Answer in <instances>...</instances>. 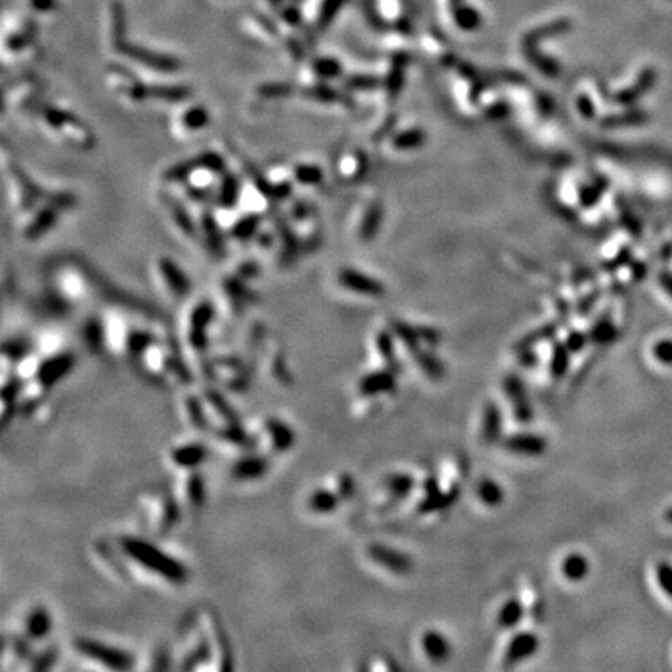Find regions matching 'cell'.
Returning <instances> with one entry per match:
<instances>
[{
	"label": "cell",
	"mask_w": 672,
	"mask_h": 672,
	"mask_svg": "<svg viewBox=\"0 0 672 672\" xmlns=\"http://www.w3.org/2000/svg\"><path fill=\"white\" fill-rule=\"evenodd\" d=\"M140 509H142V520L145 521V528L148 529V533L164 535L178 523L181 503L176 495L162 490H150L140 500Z\"/></svg>",
	"instance_id": "5b68a950"
},
{
	"label": "cell",
	"mask_w": 672,
	"mask_h": 672,
	"mask_svg": "<svg viewBox=\"0 0 672 672\" xmlns=\"http://www.w3.org/2000/svg\"><path fill=\"white\" fill-rule=\"evenodd\" d=\"M383 487L389 492L391 498L395 501H402L414 490L416 478L408 474H394L389 475L385 481H383Z\"/></svg>",
	"instance_id": "74e56055"
},
{
	"label": "cell",
	"mask_w": 672,
	"mask_h": 672,
	"mask_svg": "<svg viewBox=\"0 0 672 672\" xmlns=\"http://www.w3.org/2000/svg\"><path fill=\"white\" fill-rule=\"evenodd\" d=\"M114 49L119 51L120 55L127 56L128 60L137 61L146 69L164 72V73H173L181 69V61L178 60V58L164 55V53H156V51H151L145 47L136 46V44H131L127 39L114 44Z\"/></svg>",
	"instance_id": "30bf717a"
},
{
	"label": "cell",
	"mask_w": 672,
	"mask_h": 672,
	"mask_svg": "<svg viewBox=\"0 0 672 672\" xmlns=\"http://www.w3.org/2000/svg\"><path fill=\"white\" fill-rule=\"evenodd\" d=\"M182 475L178 483V490H176V498L181 503V506H186L187 509H199L205 501V483L201 475V470H190V471H179Z\"/></svg>",
	"instance_id": "ffe728a7"
},
{
	"label": "cell",
	"mask_w": 672,
	"mask_h": 672,
	"mask_svg": "<svg viewBox=\"0 0 672 672\" xmlns=\"http://www.w3.org/2000/svg\"><path fill=\"white\" fill-rule=\"evenodd\" d=\"M394 331L397 334V336L402 339L403 344L408 347L410 352H414L419 349V338H420L419 331L412 330L411 327L405 326V324L402 322L394 324Z\"/></svg>",
	"instance_id": "db71d44e"
},
{
	"label": "cell",
	"mask_w": 672,
	"mask_h": 672,
	"mask_svg": "<svg viewBox=\"0 0 672 672\" xmlns=\"http://www.w3.org/2000/svg\"><path fill=\"white\" fill-rule=\"evenodd\" d=\"M503 434V412L495 402H487L483 410L481 436L486 444L493 445L501 440Z\"/></svg>",
	"instance_id": "f546056e"
},
{
	"label": "cell",
	"mask_w": 672,
	"mask_h": 672,
	"mask_svg": "<svg viewBox=\"0 0 672 672\" xmlns=\"http://www.w3.org/2000/svg\"><path fill=\"white\" fill-rule=\"evenodd\" d=\"M341 495L335 490L330 489H324V487H319V489H315L312 493L307 497V509L312 514L316 515H329L334 514L336 509L341 505Z\"/></svg>",
	"instance_id": "d6a6232c"
},
{
	"label": "cell",
	"mask_w": 672,
	"mask_h": 672,
	"mask_svg": "<svg viewBox=\"0 0 672 672\" xmlns=\"http://www.w3.org/2000/svg\"><path fill=\"white\" fill-rule=\"evenodd\" d=\"M208 447L203 442L189 440L170 448L168 462L178 471L199 470L208 459Z\"/></svg>",
	"instance_id": "2e32d148"
},
{
	"label": "cell",
	"mask_w": 672,
	"mask_h": 672,
	"mask_svg": "<svg viewBox=\"0 0 672 672\" xmlns=\"http://www.w3.org/2000/svg\"><path fill=\"white\" fill-rule=\"evenodd\" d=\"M72 651L87 666L103 671H129L136 668V657L127 649L89 637H78Z\"/></svg>",
	"instance_id": "277c9868"
},
{
	"label": "cell",
	"mask_w": 672,
	"mask_h": 672,
	"mask_svg": "<svg viewBox=\"0 0 672 672\" xmlns=\"http://www.w3.org/2000/svg\"><path fill=\"white\" fill-rule=\"evenodd\" d=\"M113 38L114 44H117L125 39V32H127V18L120 4H114L113 6Z\"/></svg>",
	"instance_id": "816d5d0a"
},
{
	"label": "cell",
	"mask_w": 672,
	"mask_h": 672,
	"mask_svg": "<svg viewBox=\"0 0 672 672\" xmlns=\"http://www.w3.org/2000/svg\"><path fill=\"white\" fill-rule=\"evenodd\" d=\"M10 189L13 205L24 212H30L39 203H42L47 191L44 190L39 184H36L32 178H28L20 168L16 167H11Z\"/></svg>",
	"instance_id": "8fae6325"
},
{
	"label": "cell",
	"mask_w": 672,
	"mask_h": 672,
	"mask_svg": "<svg viewBox=\"0 0 672 672\" xmlns=\"http://www.w3.org/2000/svg\"><path fill=\"white\" fill-rule=\"evenodd\" d=\"M181 411L187 424L198 431H209L210 420L201 393H189L182 397Z\"/></svg>",
	"instance_id": "4316f807"
},
{
	"label": "cell",
	"mask_w": 672,
	"mask_h": 672,
	"mask_svg": "<svg viewBox=\"0 0 672 672\" xmlns=\"http://www.w3.org/2000/svg\"><path fill=\"white\" fill-rule=\"evenodd\" d=\"M110 89L131 105H140L148 100V84L144 83L134 72L122 64H110L108 68Z\"/></svg>",
	"instance_id": "ba28073f"
},
{
	"label": "cell",
	"mask_w": 672,
	"mask_h": 672,
	"mask_svg": "<svg viewBox=\"0 0 672 672\" xmlns=\"http://www.w3.org/2000/svg\"><path fill=\"white\" fill-rule=\"evenodd\" d=\"M313 72L321 78H334L339 75L341 68H339V63L335 60H330V58H319V60H316L313 63Z\"/></svg>",
	"instance_id": "f5cc1de1"
},
{
	"label": "cell",
	"mask_w": 672,
	"mask_h": 672,
	"mask_svg": "<svg viewBox=\"0 0 672 672\" xmlns=\"http://www.w3.org/2000/svg\"><path fill=\"white\" fill-rule=\"evenodd\" d=\"M357 391L363 397H375L380 394H391L397 391V374L389 367L381 371L367 372L358 381Z\"/></svg>",
	"instance_id": "603a6c76"
},
{
	"label": "cell",
	"mask_w": 672,
	"mask_h": 672,
	"mask_svg": "<svg viewBox=\"0 0 672 672\" xmlns=\"http://www.w3.org/2000/svg\"><path fill=\"white\" fill-rule=\"evenodd\" d=\"M355 489H357V484H355V479L352 478V475L343 474V475L338 476L336 492L341 495L343 500H350L353 495H355Z\"/></svg>",
	"instance_id": "6f0895ef"
},
{
	"label": "cell",
	"mask_w": 672,
	"mask_h": 672,
	"mask_svg": "<svg viewBox=\"0 0 672 672\" xmlns=\"http://www.w3.org/2000/svg\"><path fill=\"white\" fill-rule=\"evenodd\" d=\"M251 434L254 450L265 455H282L290 452L296 444V433L288 422L279 417L265 419Z\"/></svg>",
	"instance_id": "52a82bcc"
},
{
	"label": "cell",
	"mask_w": 672,
	"mask_h": 672,
	"mask_svg": "<svg viewBox=\"0 0 672 672\" xmlns=\"http://www.w3.org/2000/svg\"><path fill=\"white\" fill-rule=\"evenodd\" d=\"M461 497V489L457 486L450 487L448 490H439L431 495H425V498H422L417 503V512L419 514H436V512H444L448 511L450 507L456 505V501Z\"/></svg>",
	"instance_id": "f1b7e54d"
},
{
	"label": "cell",
	"mask_w": 672,
	"mask_h": 672,
	"mask_svg": "<svg viewBox=\"0 0 672 672\" xmlns=\"http://www.w3.org/2000/svg\"><path fill=\"white\" fill-rule=\"evenodd\" d=\"M41 120L49 134L65 146L78 151H91L95 146V134L81 117L61 106L50 105L41 110Z\"/></svg>",
	"instance_id": "3957f363"
},
{
	"label": "cell",
	"mask_w": 672,
	"mask_h": 672,
	"mask_svg": "<svg viewBox=\"0 0 672 672\" xmlns=\"http://www.w3.org/2000/svg\"><path fill=\"white\" fill-rule=\"evenodd\" d=\"M270 471V457L258 450L239 456L231 465V478L237 483L260 481Z\"/></svg>",
	"instance_id": "4fadbf2b"
},
{
	"label": "cell",
	"mask_w": 672,
	"mask_h": 672,
	"mask_svg": "<svg viewBox=\"0 0 672 672\" xmlns=\"http://www.w3.org/2000/svg\"><path fill=\"white\" fill-rule=\"evenodd\" d=\"M520 353H521V355H520V364H521V366H524V367H534V366H537L538 358H537L535 353L529 352V349H528V350H523V352H520Z\"/></svg>",
	"instance_id": "94428289"
},
{
	"label": "cell",
	"mask_w": 672,
	"mask_h": 672,
	"mask_svg": "<svg viewBox=\"0 0 672 672\" xmlns=\"http://www.w3.org/2000/svg\"><path fill=\"white\" fill-rule=\"evenodd\" d=\"M419 336H420V338H424L425 341H426V343H430V344H438V343H439V339H440V336H439L438 331L433 330V329H426V327L419 331Z\"/></svg>",
	"instance_id": "6125c7cd"
},
{
	"label": "cell",
	"mask_w": 672,
	"mask_h": 672,
	"mask_svg": "<svg viewBox=\"0 0 672 672\" xmlns=\"http://www.w3.org/2000/svg\"><path fill=\"white\" fill-rule=\"evenodd\" d=\"M210 122L212 115L208 108L201 105V103H190V105H186L179 110L173 125L176 134L191 136L209 128Z\"/></svg>",
	"instance_id": "e0dca14e"
},
{
	"label": "cell",
	"mask_w": 672,
	"mask_h": 672,
	"mask_svg": "<svg viewBox=\"0 0 672 672\" xmlns=\"http://www.w3.org/2000/svg\"><path fill=\"white\" fill-rule=\"evenodd\" d=\"M181 669H232V652L224 627L210 610L187 616L179 630Z\"/></svg>",
	"instance_id": "6da1fadb"
},
{
	"label": "cell",
	"mask_w": 672,
	"mask_h": 672,
	"mask_svg": "<svg viewBox=\"0 0 672 672\" xmlns=\"http://www.w3.org/2000/svg\"><path fill=\"white\" fill-rule=\"evenodd\" d=\"M503 389L509 403L512 405L514 417L520 424H529L534 417L533 405L529 402V395L524 388V383L519 375L511 374L503 380Z\"/></svg>",
	"instance_id": "ac0fdd59"
},
{
	"label": "cell",
	"mask_w": 672,
	"mask_h": 672,
	"mask_svg": "<svg viewBox=\"0 0 672 672\" xmlns=\"http://www.w3.org/2000/svg\"><path fill=\"white\" fill-rule=\"evenodd\" d=\"M562 573L571 582L583 581L590 573L588 559L581 552L568 554L562 562Z\"/></svg>",
	"instance_id": "f35d334b"
},
{
	"label": "cell",
	"mask_w": 672,
	"mask_h": 672,
	"mask_svg": "<svg viewBox=\"0 0 672 672\" xmlns=\"http://www.w3.org/2000/svg\"><path fill=\"white\" fill-rule=\"evenodd\" d=\"M422 489L425 492V495H431V493H436V492H439L440 490V483H439V479L433 476V475H428L425 479H424V483H422Z\"/></svg>",
	"instance_id": "91938a15"
},
{
	"label": "cell",
	"mask_w": 672,
	"mask_h": 672,
	"mask_svg": "<svg viewBox=\"0 0 672 672\" xmlns=\"http://www.w3.org/2000/svg\"><path fill=\"white\" fill-rule=\"evenodd\" d=\"M540 647V640L533 632H519L515 633L507 642V647L503 655V668L511 669L516 664L526 661L534 657Z\"/></svg>",
	"instance_id": "d6986e66"
},
{
	"label": "cell",
	"mask_w": 672,
	"mask_h": 672,
	"mask_svg": "<svg viewBox=\"0 0 672 672\" xmlns=\"http://www.w3.org/2000/svg\"><path fill=\"white\" fill-rule=\"evenodd\" d=\"M234 274L246 280V282H253L254 279L260 277V267L254 260H245L239 265Z\"/></svg>",
	"instance_id": "11a10c76"
},
{
	"label": "cell",
	"mask_w": 672,
	"mask_h": 672,
	"mask_svg": "<svg viewBox=\"0 0 672 672\" xmlns=\"http://www.w3.org/2000/svg\"><path fill=\"white\" fill-rule=\"evenodd\" d=\"M339 284L349 288L352 291L363 293V294H380L381 286L374 279L367 277L364 274H360L357 271L344 270L339 274Z\"/></svg>",
	"instance_id": "8d00e7d4"
},
{
	"label": "cell",
	"mask_w": 672,
	"mask_h": 672,
	"mask_svg": "<svg viewBox=\"0 0 672 672\" xmlns=\"http://www.w3.org/2000/svg\"><path fill=\"white\" fill-rule=\"evenodd\" d=\"M655 578L663 593L672 600V565L669 562H660L655 566Z\"/></svg>",
	"instance_id": "f907efd6"
},
{
	"label": "cell",
	"mask_w": 672,
	"mask_h": 672,
	"mask_svg": "<svg viewBox=\"0 0 672 672\" xmlns=\"http://www.w3.org/2000/svg\"><path fill=\"white\" fill-rule=\"evenodd\" d=\"M32 42H33L32 28H25V30L11 34L10 38L6 39L5 47L8 49L10 51H14V53H16V51H22V50L30 47Z\"/></svg>",
	"instance_id": "681fc988"
},
{
	"label": "cell",
	"mask_w": 672,
	"mask_h": 672,
	"mask_svg": "<svg viewBox=\"0 0 672 672\" xmlns=\"http://www.w3.org/2000/svg\"><path fill=\"white\" fill-rule=\"evenodd\" d=\"M53 630V618L44 605H34L22 619V635L27 641L41 642L47 640Z\"/></svg>",
	"instance_id": "44dd1931"
},
{
	"label": "cell",
	"mask_w": 672,
	"mask_h": 672,
	"mask_svg": "<svg viewBox=\"0 0 672 672\" xmlns=\"http://www.w3.org/2000/svg\"><path fill=\"white\" fill-rule=\"evenodd\" d=\"M125 573H140L142 578L165 583L170 587L184 585L189 581V566L173 554L162 550L150 538L125 535L115 545Z\"/></svg>",
	"instance_id": "7a4b0ae2"
},
{
	"label": "cell",
	"mask_w": 672,
	"mask_h": 672,
	"mask_svg": "<svg viewBox=\"0 0 672 672\" xmlns=\"http://www.w3.org/2000/svg\"><path fill=\"white\" fill-rule=\"evenodd\" d=\"M588 339H590L588 335H582V334H579V331H571L570 336H568V339H566V347L574 353L581 352L583 347H585Z\"/></svg>",
	"instance_id": "680465c9"
},
{
	"label": "cell",
	"mask_w": 672,
	"mask_h": 672,
	"mask_svg": "<svg viewBox=\"0 0 672 672\" xmlns=\"http://www.w3.org/2000/svg\"><path fill=\"white\" fill-rule=\"evenodd\" d=\"M32 6L36 11H49L55 6V0H32Z\"/></svg>",
	"instance_id": "e7e4bbea"
},
{
	"label": "cell",
	"mask_w": 672,
	"mask_h": 672,
	"mask_svg": "<svg viewBox=\"0 0 672 672\" xmlns=\"http://www.w3.org/2000/svg\"><path fill=\"white\" fill-rule=\"evenodd\" d=\"M60 215L61 210L49 203L32 209L30 217L25 220L24 226H22V237L30 241L42 239L44 235L56 227Z\"/></svg>",
	"instance_id": "9a60e30c"
},
{
	"label": "cell",
	"mask_w": 672,
	"mask_h": 672,
	"mask_svg": "<svg viewBox=\"0 0 672 672\" xmlns=\"http://www.w3.org/2000/svg\"><path fill=\"white\" fill-rule=\"evenodd\" d=\"M258 95L263 99H286L294 94V87L286 83H267L258 86Z\"/></svg>",
	"instance_id": "c3c4849f"
},
{
	"label": "cell",
	"mask_w": 672,
	"mask_h": 672,
	"mask_svg": "<svg viewBox=\"0 0 672 672\" xmlns=\"http://www.w3.org/2000/svg\"><path fill=\"white\" fill-rule=\"evenodd\" d=\"M56 288L60 296L68 302L83 300L87 294L86 279L77 271H64L58 276Z\"/></svg>",
	"instance_id": "1f68e13d"
},
{
	"label": "cell",
	"mask_w": 672,
	"mask_h": 672,
	"mask_svg": "<svg viewBox=\"0 0 672 672\" xmlns=\"http://www.w3.org/2000/svg\"><path fill=\"white\" fill-rule=\"evenodd\" d=\"M191 91L189 86L184 84H168L158 83L148 84V100L164 101V103H184L190 99Z\"/></svg>",
	"instance_id": "d590c367"
},
{
	"label": "cell",
	"mask_w": 672,
	"mask_h": 672,
	"mask_svg": "<svg viewBox=\"0 0 672 672\" xmlns=\"http://www.w3.org/2000/svg\"><path fill=\"white\" fill-rule=\"evenodd\" d=\"M221 290H223V294L226 296L227 304L231 307L234 315L243 313V310L255 300V294L248 286L246 280H243L235 274L223 280Z\"/></svg>",
	"instance_id": "cb8c5ba5"
},
{
	"label": "cell",
	"mask_w": 672,
	"mask_h": 672,
	"mask_svg": "<svg viewBox=\"0 0 672 672\" xmlns=\"http://www.w3.org/2000/svg\"><path fill=\"white\" fill-rule=\"evenodd\" d=\"M263 181L274 201H285L293 195L294 186H296L293 172L284 165L272 167L267 175H263Z\"/></svg>",
	"instance_id": "484cf974"
},
{
	"label": "cell",
	"mask_w": 672,
	"mask_h": 672,
	"mask_svg": "<svg viewBox=\"0 0 672 672\" xmlns=\"http://www.w3.org/2000/svg\"><path fill=\"white\" fill-rule=\"evenodd\" d=\"M199 237H203L209 251L213 255H221L224 253V229L221 227L215 217V212L204 210L201 218L198 220Z\"/></svg>",
	"instance_id": "d4e9b609"
},
{
	"label": "cell",
	"mask_w": 672,
	"mask_h": 672,
	"mask_svg": "<svg viewBox=\"0 0 672 672\" xmlns=\"http://www.w3.org/2000/svg\"><path fill=\"white\" fill-rule=\"evenodd\" d=\"M243 182L237 175H234L226 170L223 178L217 190L215 196V208L218 209H239V201L241 195Z\"/></svg>",
	"instance_id": "83f0119b"
},
{
	"label": "cell",
	"mask_w": 672,
	"mask_h": 672,
	"mask_svg": "<svg viewBox=\"0 0 672 672\" xmlns=\"http://www.w3.org/2000/svg\"><path fill=\"white\" fill-rule=\"evenodd\" d=\"M422 649L433 663H445L452 655V642L438 630H426L422 637Z\"/></svg>",
	"instance_id": "836d02e7"
},
{
	"label": "cell",
	"mask_w": 672,
	"mask_h": 672,
	"mask_svg": "<svg viewBox=\"0 0 672 672\" xmlns=\"http://www.w3.org/2000/svg\"><path fill=\"white\" fill-rule=\"evenodd\" d=\"M588 338H590V341H593L595 344L604 345V344L611 343L613 339L616 338V330H615V327L611 326V322L600 321L596 324V326H593L592 330H590Z\"/></svg>",
	"instance_id": "7dc6e473"
},
{
	"label": "cell",
	"mask_w": 672,
	"mask_h": 672,
	"mask_svg": "<svg viewBox=\"0 0 672 672\" xmlns=\"http://www.w3.org/2000/svg\"><path fill=\"white\" fill-rule=\"evenodd\" d=\"M376 347H379V352H380L381 358L385 360L386 367H389L391 371H394L395 374H400L403 371V367H402L400 363H398V360L395 358L394 343H393V338H391V335L385 334V331H381L379 338H376Z\"/></svg>",
	"instance_id": "f6af8a7d"
},
{
	"label": "cell",
	"mask_w": 672,
	"mask_h": 672,
	"mask_svg": "<svg viewBox=\"0 0 672 672\" xmlns=\"http://www.w3.org/2000/svg\"><path fill=\"white\" fill-rule=\"evenodd\" d=\"M215 321V308L209 300H199L189 310L184 322V339L194 357H203L210 345V329Z\"/></svg>",
	"instance_id": "8992f818"
},
{
	"label": "cell",
	"mask_w": 672,
	"mask_h": 672,
	"mask_svg": "<svg viewBox=\"0 0 672 672\" xmlns=\"http://www.w3.org/2000/svg\"><path fill=\"white\" fill-rule=\"evenodd\" d=\"M260 227H262L260 215L240 212L239 217L235 218L234 224L227 231V235L237 241L248 243L255 239V235L258 234V231H260Z\"/></svg>",
	"instance_id": "e575fe53"
},
{
	"label": "cell",
	"mask_w": 672,
	"mask_h": 672,
	"mask_svg": "<svg viewBox=\"0 0 672 672\" xmlns=\"http://www.w3.org/2000/svg\"><path fill=\"white\" fill-rule=\"evenodd\" d=\"M570 349H568L566 344L562 343H556L552 347V353H551V364H550V371L551 376L554 380H562L566 375L568 369H570Z\"/></svg>",
	"instance_id": "7bdbcfd3"
},
{
	"label": "cell",
	"mask_w": 672,
	"mask_h": 672,
	"mask_svg": "<svg viewBox=\"0 0 672 672\" xmlns=\"http://www.w3.org/2000/svg\"><path fill=\"white\" fill-rule=\"evenodd\" d=\"M412 353H414V360H416L417 366L422 369L426 376H430L431 380H442V379H444V376H445V366L438 357L433 355V353H430V352H425V350H420V349L414 350Z\"/></svg>",
	"instance_id": "b9f144b4"
},
{
	"label": "cell",
	"mask_w": 672,
	"mask_h": 672,
	"mask_svg": "<svg viewBox=\"0 0 672 672\" xmlns=\"http://www.w3.org/2000/svg\"><path fill=\"white\" fill-rule=\"evenodd\" d=\"M154 270H156V274L164 290L173 299H184L189 296L191 291V280L187 276V272L181 268V265L173 260L172 257H158Z\"/></svg>",
	"instance_id": "7c38bea8"
},
{
	"label": "cell",
	"mask_w": 672,
	"mask_h": 672,
	"mask_svg": "<svg viewBox=\"0 0 672 672\" xmlns=\"http://www.w3.org/2000/svg\"><path fill=\"white\" fill-rule=\"evenodd\" d=\"M476 493H478L479 501H481V503L486 505L487 507H497L500 505H503L505 501L503 487L490 478H483L481 481L478 483Z\"/></svg>",
	"instance_id": "60d3db41"
},
{
	"label": "cell",
	"mask_w": 672,
	"mask_h": 672,
	"mask_svg": "<svg viewBox=\"0 0 672 672\" xmlns=\"http://www.w3.org/2000/svg\"><path fill=\"white\" fill-rule=\"evenodd\" d=\"M205 371L210 372L212 381L218 383L221 388L235 391V393H240L249 385L245 364L237 357L213 358L205 364Z\"/></svg>",
	"instance_id": "9c48e42d"
},
{
	"label": "cell",
	"mask_w": 672,
	"mask_h": 672,
	"mask_svg": "<svg viewBox=\"0 0 672 672\" xmlns=\"http://www.w3.org/2000/svg\"><path fill=\"white\" fill-rule=\"evenodd\" d=\"M663 519L666 520L669 524H672V506L668 507L666 511H664V515H663Z\"/></svg>",
	"instance_id": "03108f58"
},
{
	"label": "cell",
	"mask_w": 672,
	"mask_h": 672,
	"mask_svg": "<svg viewBox=\"0 0 672 672\" xmlns=\"http://www.w3.org/2000/svg\"><path fill=\"white\" fill-rule=\"evenodd\" d=\"M501 445L507 453L516 456L537 457L548 450V440L535 433H514L501 440Z\"/></svg>",
	"instance_id": "7402d4cb"
},
{
	"label": "cell",
	"mask_w": 672,
	"mask_h": 672,
	"mask_svg": "<svg viewBox=\"0 0 672 672\" xmlns=\"http://www.w3.org/2000/svg\"><path fill=\"white\" fill-rule=\"evenodd\" d=\"M654 357L659 363L672 366V339H664V341L657 343L654 345Z\"/></svg>",
	"instance_id": "9f6ffc18"
},
{
	"label": "cell",
	"mask_w": 672,
	"mask_h": 672,
	"mask_svg": "<svg viewBox=\"0 0 672 672\" xmlns=\"http://www.w3.org/2000/svg\"><path fill=\"white\" fill-rule=\"evenodd\" d=\"M164 199L167 204V209L170 213V218L175 223V226L178 227V231L182 232L184 235H187L189 239H195L199 235V227H198V221L190 215L189 210L186 209V205L179 203L178 199H173L170 195L164 194Z\"/></svg>",
	"instance_id": "4dcf8cb0"
},
{
	"label": "cell",
	"mask_w": 672,
	"mask_h": 672,
	"mask_svg": "<svg viewBox=\"0 0 672 672\" xmlns=\"http://www.w3.org/2000/svg\"><path fill=\"white\" fill-rule=\"evenodd\" d=\"M367 556L374 564L398 576H408L414 571V559L408 556L406 552L397 551L386 545H381V543L369 545Z\"/></svg>",
	"instance_id": "5bb4252c"
},
{
	"label": "cell",
	"mask_w": 672,
	"mask_h": 672,
	"mask_svg": "<svg viewBox=\"0 0 672 672\" xmlns=\"http://www.w3.org/2000/svg\"><path fill=\"white\" fill-rule=\"evenodd\" d=\"M556 331H557V326H554V324H548V326H543V327H540V329H537L535 331H533V334H529V335H526L524 338H521L520 341L516 343L515 349H516V352L528 350V349H531V347H534L535 344L545 341V339L552 338L554 335H556Z\"/></svg>",
	"instance_id": "bcb514c9"
},
{
	"label": "cell",
	"mask_w": 672,
	"mask_h": 672,
	"mask_svg": "<svg viewBox=\"0 0 672 672\" xmlns=\"http://www.w3.org/2000/svg\"><path fill=\"white\" fill-rule=\"evenodd\" d=\"M420 134H417V132H408V134H405L400 140H398L397 145H400V146H412V145H417L420 144Z\"/></svg>",
	"instance_id": "be15d7a7"
},
{
	"label": "cell",
	"mask_w": 672,
	"mask_h": 672,
	"mask_svg": "<svg viewBox=\"0 0 672 672\" xmlns=\"http://www.w3.org/2000/svg\"><path fill=\"white\" fill-rule=\"evenodd\" d=\"M524 616V605L520 600L516 597H511L507 600L498 611L497 616V623L501 627V629H514L520 624V621Z\"/></svg>",
	"instance_id": "ab89813d"
},
{
	"label": "cell",
	"mask_w": 672,
	"mask_h": 672,
	"mask_svg": "<svg viewBox=\"0 0 672 672\" xmlns=\"http://www.w3.org/2000/svg\"><path fill=\"white\" fill-rule=\"evenodd\" d=\"M291 172L294 176V181H296V184H299V186H307V187L317 186V184L322 182V178H324L322 170L319 167L315 164H304V162L294 165L291 168Z\"/></svg>",
	"instance_id": "ee69618b"
}]
</instances>
